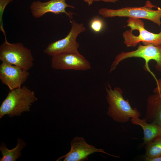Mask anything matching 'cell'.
Listing matches in <instances>:
<instances>
[{
	"mask_svg": "<svg viewBox=\"0 0 161 161\" xmlns=\"http://www.w3.org/2000/svg\"><path fill=\"white\" fill-rule=\"evenodd\" d=\"M37 100L34 92L26 86L10 90L0 106V118L6 115L13 117L29 112L32 104Z\"/></svg>",
	"mask_w": 161,
	"mask_h": 161,
	"instance_id": "1",
	"label": "cell"
},
{
	"mask_svg": "<svg viewBox=\"0 0 161 161\" xmlns=\"http://www.w3.org/2000/svg\"><path fill=\"white\" fill-rule=\"evenodd\" d=\"M105 87L106 99L109 104L107 114L114 121L123 123L131 118L139 117L141 114L135 108H132L128 99H125L122 89L118 87L112 89L109 83Z\"/></svg>",
	"mask_w": 161,
	"mask_h": 161,
	"instance_id": "2",
	"label": "cell"
},
{
	"mask_svg": "<svg viewBox=\"0 0 161 161\" xmlns=\"http://www.w3.org/2000/svg\"><path fill=\"white\" fill-rule=\"evenodd\" d=\"M98 13L103 18H142L150 21L159 26L161 25V8L154 5L149 0L146 1L142 7H126L116 10L102 8L99 9Z\"/></svg>",
	"mask_w": 161,
	"mask_h": 161,
	"instance_id": "3",
	"label": "cell"
},
{
	"mask_svg": "<svg viewBox=\"0 0 161 161\" xmlns=\"http://www.w3.org/2000/svg\"><path fill=\"white\" fill-rule=\"evenodd\" d=\"M0 60L29 71L33 66L34 58L31 50L21 43H11L5 39L0 46Z\"/></svg>",
	"mask_w": 161,
	"mask_h": 161,
	"instance_id": "4",
	"label": "cell"
},
{
	"mask_svg": "<svg viewBox=\"0 0 161 161\" xmlns=\"http://www.w3.org/2000/svg\"><path fill=\"white\" fill-rule=\"evenodd\" d=\"M127 22L126 26L131 28L123 34V42L127 47H134L140 42L144 45L161 44V29L158 33L149 32L145 28L143 22L140 19L129 18Z\"/></svg>",
	"mask_w": 161,
	"mask_h": 161,
	"instance_id": "5",
	"label": "cell"
},
{
	"mask_svg": "<svg viewBox=\"0 0 161 161\" xmlns=\"http://www.w3.org/2000/svg\"><path fill=\"white\" fill-rule=\"evenodd\" d=\"M140 58L143 59L145 62V69L150 72L157 80L148 67V64L151 60H154L156 62L155 67L158 71L161 72V44L154 45L150 44L143 45L139 44L135 50L127 52H122L117 55L110 67L109 72L114 70L117 65L122 60L132 58Z\"/></svg>",
	"mask_w": 161,
	"mask_h": 161,
	"instance_id": "6",
	"label": "cell"
},
{
	"mask_svg": "<svg viewBox=\"0 0 161 161\" xmlns=\"http://www.w3.org/2000/svg\"><path fill=\"white\" fill-rule=\"evenodd\" d=\"M70 22L71 29L66 36L49 44L44 50V53L51 56L62 52H79V44L76 39L80 34L86 30V28L83 23H78L74 20Z\"/></svg>",
	"mask_w": 161,
	"mask_h": 161,
	"instance_id": "7",
	"label": "cell"
},
{
	"mask_svg": "<svg viewBox=\"0 0 161 161\" xmlns=\"http://www.w3.org/2000/svg\"><path fill=\"white\" fill-rule=\"evenodd\" d=\"M51 57V66L54 69L86 71L91 68L90 62L79 52H62Z\"/></svg>",
	"mask_w": 161,
	"mask_h": 161,
	"instance_id": "8",
	"label": "cell"
},
{
	"mask_svg": "<svg viewBox=\"0 0 161 161\" xmlns=\"http://www.w3.org/2000/svg\"><path fill=\"white\" fill-rule=\"evenodd\" d=\"M71 149L66 154L59 157L56 160L59 161H83L88 160L89 155L95 153L100 152L115 157H119L109 154L104 150L97 148L87 143L83 137L76 136L70 143Z\"/></svg>",
	"mask_w": 161,
	"mask_h": 161,
	"instance_id": "9",
	"label": "cell"
},
{
	"mask_svg": "<svg viewBox=\"0 0 161 161\" xmlns=\"http://www.w3.org/2000/svg\"><path fill=\"white\" fill-rule=\"evenodd\" d=\"M67 0H50L42 2L40 1H34L30 6L31 14L35 18H39L48 13L55 14L64 13L70 20L73 18V15L75 14L72 12H67L66 9L70 7L74 9L75 7L68 4L66 2Z\"/></svg>",
	"mask_w": 161,
	"mask_h": 161,
	"instance_id": "10",
	"label": "cell"
},
{
	"mask_svg": "<svg viewBox=\"0 0 161 161\" xmlns=\"http://www.w3.org/2000/svg\"><path fill=\"white\" fill-rule=\"evenodd\" d=\"M30 75L28 70L18 66L2 62L0 65V80L10 91L21 87Z\"/></svg>",
	"mask_w": 161,
	"mask_h": 161,
	"instance_id": "11",
	"label": "cell"
},
{
	"mask_svg": "<svg viewBox=\"0 0 161 161\" xmlns=\"http://www.w3.org/2000/svg\"><path fill=\"white\" fill-rule=\"evenodd\" d=\"M144 118L148 123L161 127V92L154 93L148 97Z\"/></svg>",
	"mask_w": 161,
	"mask_h": 161,
	"instance_id": "12",
	"label": "cell"
},
{
	"mask_svg": "<svg viewBox=\"0 0 161 161\" xmlns=\"http://www.w3.org/2000/svg\"><path fill=\"white\" fill-rule=\"evenodd\" d=\"M130 121L133 124L139 126L142 128L144 145L154 138L161 135V127L154 123H148L144 118L134 117L131 118Z\"/></svg>",
	"mask_w": 161,
	"mask_h": 161,
	"instance_id": "13",
	"label": "cell"
},
{
	"mask_svg": "<svg viewBox=\"0 0 161 161\" xmlns=\"http://www.w3.org/2000/svg\"><path fill=\"white\" fill-rule=\"evenodd\" d=\"M17 143L16 147L9 149L5 143H2L0 150L2 155L0 161H16L21 155V151L26 145V143L21 138H17Z\"/></svg>",
	"mask_w": 161,
	"mask_h": 161,
	"instance_id": "14",
	"label": "cell"
},
{
	"mask_svg": "<svg viewBox=\"0 0 161 161\" xmlns=\"http://www.w3.org/2000/svg\"><path fill=\"white\" fill-rule=\"evenodd\" d=\"M145 145V156L152 157L161 156V135L154 138Z\"/></svg>",
	"mask_w": 161,
	"mask_h": 161,
	"instance_id": "15",
	"label": "cell"
},
{
	"mask_svg": "<svg viewBox=\"0 0 161 161\" xmlns=\"http://www.w3.org/2000/svg\"><path fill=\"white\" fill-rule=\"evenodd\" d=\"M104 26L103 20L98 16L92 18L89 23V27L91 30L96 33L101 32L104 29Z\"/></svg>",
	"mask_w": 161,
	"mask_h": 161,
	"instance_id": "16",
	"label": "cell"
},
{
	"mask_svg": "<svg viewBox=\"0 0 161 161\" xmlns=\"http://www.w3.org/2000/svg\"><path fill=\"white\" fill-rule=\"evenodd\" d=\"M13 0H0V30L3 32L5 38H7L6 32L3 28V16L7 6Z\"/></svg>",
	"mask_w": 161,
	"mask_h": 161,
	"instance_id": "17",
	"label": "cell"
},
{
	"mask_svg": "<svg viewBox=\"0 0 161 161\" xmlns=\"http://www.w3.org/2000/svg\"><path fill=\"white\" fill-rule=\"evenodd\" d=\"M87 4L88 6H90L95 1H103L106 2H111L115 3L118 0H83Z\"/></svg>",
	"mask_w": 161,
	"mask_h": 161,
	"instance_id": "18",
	"label": "cell"
},
{
	"mask_svg": "<svg viewBox=\"0 0 161 161\" xmlns=\"http://www.w3.org/2000/svg\"><path fill=\"white\" fill-rule=\"evenodd\" d=\"M157 86L153 90L154 93L161 92V79L157 80L156 81Z\"/></svg>",
	"mask_w": 161,
	"mask_h": 161,
	"instance_id": "19",
	"label": "cell"
},
{
	"mask_svg": "<svg viewBox=\"0 0 161 161\" xmlns=\"http://www.w3.org/2000/svg\"><path fill=\"white\" fill-rule=\"evenodd\" d=\"M145 160L147 161H161V156L152 157L145 156Z\"/></svg>",
	"mask_w": 161,
	"mask_h": 161,
	"instance_id": "20",
	"label": "cell"
}]
</instances>
